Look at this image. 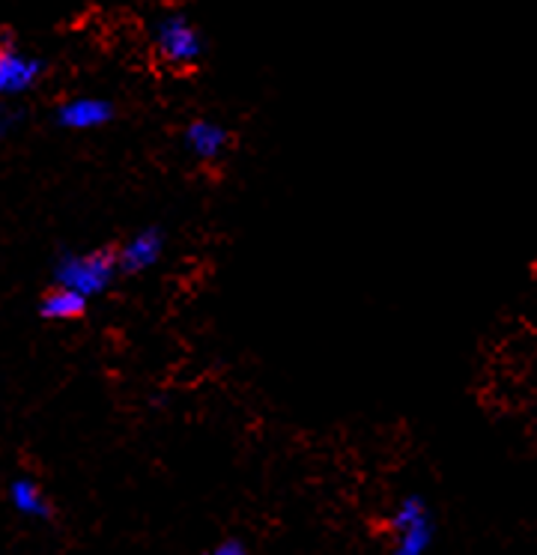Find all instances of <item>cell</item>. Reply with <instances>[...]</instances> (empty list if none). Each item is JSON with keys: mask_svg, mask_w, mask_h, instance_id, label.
Instances as JSON below:
<instances>
[{"mask_svg": "<svg viewBox=\"0 0 537 555\" xmlns=\"http://www.w3.org/2000/svg\"><path fill=\"white\" fill-rule=\"evenodd\" d=\"M117 272V251L69 254L57 263V287H66V291L90 299V296L107 291Z\"/></svg>", "mask_w": 537, "mask_h": 555, "instance_id": "obj_1", "label": "cell"}, {"mask_svg": "<svg viewBox=\"0 0 537 555\" xmlns=\"http://www.w3.org/2000/svg\"><path fill=\"white\" fill-rule=\"evenodd\" d=\"M388 555H424L433 543V514L421 495H406L392 514Z\"/></svg>", "mask_w": 537, "mask_h": 555, "instance_id": "obj_2", "label": "cell"}, {"mask_svg": "<svg viewBox=\"0 0 537 555\" xmlns=\"http://www.w3.org/2000/svg\"><path fill=\"white\" fill-rule=\"evenodd\" d=\"M153 46L158 57L174 69H189L203 54L201 34L182 13H165L155 18Z\"/></svg>", "mask_w": 537, "mask_h": 555, "instance_id": "obj_3", "label": "cell"}, {"mask_svg": "<svg viewBox=\"0 0 537 555\" xmlns=\"http://www.w3.org/2000/svg\"><path fill=\"white\" fill-rule=\"evenodd\" d=\"M162 251H165V236L155 228L141 230V233H135V236L117 251L119 272H126V275L146 272L150 266H155L162 260Z\"/></svg>", "mask_w": 537, "mask_h": 555, "instance_id": "obj_4", "label": "cell"}, {"mask_svg": "<svg viewBox=\"0 0 537 555\" xmlns=\"http://www.w3.org/2000/svg\"><path fill=\"white\" fill-rule=\"evenodd\" d=\"M182 144H186L191 156L201 158V162H218L227 153V146H230V132L221 122L194 120L186 126Z\"/></svg>", "mask_w": 537, "mask_h": 555, "instance_id": "obj_5", "label": "cell"}, {"mask_svg": "<svg viewBox=\"0 0 537 555\" xmlns=\"http://www.w3.org/2000/svg\"><path fill=\"white\" fill-rule=\"evenodd\" d=\"M111 114H114V108H111V102H105V99L81 96L66 102V105L57 111V120L60 126H66V129L87 132V129L105 126V122L111 120Z\"/></svg>", "mask_w": 537, "mask_h": 555, "instance_id": "obj_6", "label": "cell"}, {"mask_svg": "<svg viewBox=\"0 0 537 555\" xmlns=\"http://www.w3.org/2000/svg\"><path fill=\"white\" fill-rule=\"evenodd\" d=\"M42 73V63L15 49H0V93H22Z\"/></svg>", "mask_w": 537, "mask_h": 555, "instance_id": "obj_7", "label": "cell"}, {"mask_svg": "<svg viewBox=\"0 0 537 555\" xmlns=\"http://www.w3.org/2000/svg\"><path fill=\"white\" fill-rule=\"evenodd\" d=\"M84 308H87V299L78 296V293L66 291V287H54L51 293H46V299L39 305L42 317H46V320H57V323H66V320L81 317Z\"/></svg>", "mask_w": 537, "mask_h": 555, "instance_id": "obj_8", "label": "cell"}, {"mask_svg": "<svg viewBox=\"0 0 537 555\" xmlns=\"http://www.w3.org/2000/svg\"><path fill=\"white\" fill-rule=\"evenodd\" d=\"M10 499H12V505H15V511H22L24 517H48V514H51L46 493H42V490H39V483L30 481V478H18V481H12Z\"/></svg>", "mask_w": 537, "mask_h": 555, "instance_id": "obj_9", "label": "cell"}, {"mask_svg": "<svg viewBox=\"0 0 537 555\" xmlns=\"http://www.w3.org/2000/svg\"><path fill=\"white\" fill-rule=\"evenodd\" d=\"M203 555H248V550H245V543H239L230 538V541L213 543V546H209Z\"/></svg>", "mask_w": 537, "mask_h": 555, "instance_id": "obj_10", "label": "cell"}]
</instances>
